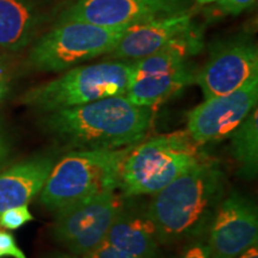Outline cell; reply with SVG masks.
Masks as SVG:
<instances>
[{
  "mask_svg": "<svg viewBox=\"0 0 258 258\" xmlns=\"http://www.w3.org/2000/svg\"><path fill=\"white\" fill-rule=\"evenodd\" d=\"M179 258H211L207 244L195 243L186 247Z\"/></svg>",
  "mask_w": 258,
  "mask_h": 258,
  "instance_id": "22",
  "label": "cell"
},
{
  "mask_svg": "<svg viewBox=\"0 0 258 258\" xmlns=\"http://www.w3.org/2000/svg\"><path fill=\"white\" fill-rule=\"evenodd\" d=\"M129 27L106 28L86 22H56L31 48L29 62L42 72H62L109 54Z\"/></svg>",
  "mask_w": 258,
  "mask_h": 258,
  "instance_id": "7",
  "label": "cell"
},
{
  "mask_svg": "<svg viewBox=\"0 0 258 258\" xmlns=\"http://www.w3.org/2000/svg\"><path fill=\"white\" fill-rule=\"evenodd\" d=\"M217 9L221 14L237 16L251 8L256 0H218Z\"/></svg>",
  "mask_w": 258,
  "mask_h": 258,
  "instance_id": "21",
  "label": "cell"
},
{
  "mask_svg": "<svg viewBox=\"0 0 258 258\" xmlns=\"http://www.w3.org/2000/svg\"><path fill=\"white\" fill-rule=\"evenodd\" d=\"M34 220V215L29 211L28 205L16 206L0 215V227L8 231H15Z\"/></svg>",
  "mask_w": 258,
  "mask_h": 258,
  "instance_id": "18",
  "label": "cell"
},
{
  "mask_svg": "<svg viewBox=\"0 0 258 258\" xmlns=\"http://www.w3.org/2000/svg\"><path fill=\"white\" fill-rule=\"evenodd\" d=\"M195 2L199 3V4H201V5H205V4H212V3L218 2V0H195Z\"/></svg>",
  "mask_w": 258,
  "mask_h": 258,
  "instance_id": "27",
  "label": "cell"
},
{
  "mask_svg": "<svg viewBox=\"0 0 258 258\" xmlns=\"http://www.w3.org/2000/svg\"><path fill=\"white\" fill-rule=\"evenodd\" d=\"M225 175L205 159L154 194L146 217L159 244L198 237L209 227L224 199Z\"/></svg>",
  "mask_w": 258,
  "mask_h": 258,
  "instance_id": "2",
  "label": "cell"
},
{
  "mask_svg": "<svg viewBox=\"0 0 258 258\" xmlns=\"http://www.w3.org/2000/svg\"><path fill=\"white\" fill-rule=\"evenodd\" d=\"M257 99L258 79L227 95L205 99L188 112L186 132L199 145L225 140L256 108Z\"/></svg>",
  "mask_w": 258,
  "mask_h": 258,
  "instance_id": "11",
  "label": "cell"
},
{
  "mask_svg": "<svg viewBox=\"0 0 258 258\" xmlns=\"http://www.w3.org/2000/svg\"><path fill=\"white\" fill-rule=\"evenodd\" d=\"M43 22V10L37 0H0V49H23Z\"/></svg>",
  "mask_w": 258,
  "mask_h": 258,
  "instance_id": "15",
  "label": "cell"
},
{
  "mask_svg": "<svg viewBox=\"0 0 258 258\" xmlns=\"http://www.w3.org/2000/svg\"><path fill=\"white\" fill-rule=\"evenodd\" d=\"M192 0H77L56 22H86L106 28L132 27L165 16L189 12Z\"/></svg>",
  "mask_w": 258,
  "mask_h": 258,
  "instance_id": "10",
  "label": "cell"
},
{
  "mask_svg": "<svg viewBox=\"0 0 258 258\" xmlns=\"http://www.w3.org/2000/svg\"><path fill=\"white\" fill-rule=\"evenodd\" d=\"M116 190L84 200L59 211L53 225L54 239L70 251L83 257L106 239L112 222L121 212Z\"/></svg>",
  "mask_w": 258,
  "mask_h": 258,
  "instance_id": "8",
  "label": "cell"
},
{
  "mask_svg": "<svg viewBox=\"0 0 258 258\" xmlns=\"http://www.w3.org/2000/svg\"><path fill=\"white\" fill-rule=\"evenodd\" d=\"M9 92V80L3 70L0 69V103L4 101V98Z\"/></svg>",
  "mask_w": 258,
  "mask_h": 258,
  "instance_id": "24",
  "label": "cell"
},
{
  "mask_svg": "<svg viewBox=\"0 0 258 258\" xmlns=\"http://www.w3.org/2000/svg\"><path fill=\"white\" fill-rule=\"evenodd\" d=\"M202 48V32H194L184 40L157 53L132 61L133 76L125 97L133 104L152 108L167 101L195 82L189 56Z\"/></svg>",
  "mask_w": 258,
  "mask_h": 258,
  "instance_id": "6",
  "label": "cell"
},
{
  "mask_svg": "<svg viewBox=\"0 0 258 258\" xmlns=\"http://www.w3.org/2000/svg\"><path fill=\"white\" fill-rule=\"evenodd\" d=\"M133 76L131 61L111 60L67 70L59 78L25 92L22 103L42 114L74 108L105 97L124 96Z\"/></svg>",
  "mask_w": 258,
  "mask_h": 258,
  "instance_id": "5",
  "label": "cell"
},
{
  "mask_svg": "<svg viewBox=\"0 0 258 258\" xmlns=\"http://www.w3.org/2000/svg\"><path fill=\"white\" fill-rule=\"evenodd\" d=\"M186 131L152 138L129 151L120 173L127 196L154 195L190 167L207 159Z\"/></svg>",
  "mask_w": 258,
  "mask_h": 258,
  "instance_id": "4",
  "label": "cell"
},
{
  "mask_svg": "<svg viewBox=\"0 0 258 258\" xmlns=\"http://www.w3.org/2000/svg\"><path fill=\"white\" fill-rule=\"evenodd\" d=\"M152 110L112 96L44 114L41 125L73 150H118L135 146L150 129Z\"/></svg>",
  "mask_w": 258,
  "mask_h": 258,
  "instance_id": "1",
  "label": "cell"
},
{
  "mask_svg": "<svg viewBox=\"0 0 258 258\" xmlns=\"http://www.w3.org/2000/svg\"><path fill=\"white\" fill-rule=\"evenodd\" d=\"M231 153L239 165V175L246 179L257 176L258 114L254 108L231 135Z\"/></svg>",
  "mask_w": 258,
  "mask_h": 258,
  "instance_id": "17",
  "label": "cell"
},
{
  "mask_svg": "<svg viewBox=\"0 0 258 258\" xmlns=\"http://www.w3.org/2000/svg\"><path fill=\"white\" fill-rule=\"evenodd\" d=\"M82 258H135L132 254H129L124 251H122L117 247H115L114 245L104 240L101 245L93 249L91 252H89Z\"/></svg>",
  "mask_w": 258,
  "mask_h": 258,
  "instance_id": "20",
  "label": "cell"
},
{
  "mask_svg": "<svg viewBox=\"0 0 258 258\" xmlns=\"http://www.w3.org/2000/svg\"><path fill=\"white\" fill-rule=\"evenodd\" d=\"M0 258H28L18 246L15 235L6 230H0Z\"/></svg>",
  "mask_w": 258,
  "mask_h": 258,
  "instance_id": "19",
  "label": "cell"
},
{
  "mask_svg": "<svg viewBox=\"0 0 258 258\" xmlns=\"http://www.w3.org/2000/svg\"><path fill=\"white\" fill-rule=\"evenodd\" d=\"M257 240L256 206L238 191L230 192L221 200L209 225L211 258H237Z\"/></svg>",
  "mask_w": 258,
  "mask_h": 258,
  "instance_id": "12",
  "label": "cell"
},
{
  "mask_svg": "<svg viewBox=\"0 0 258 258\" xmlns=\"http://www.w3.org/2000/svg\"><path fill=\"white\" fill-rule=\"evenodd\" d=\"M134 146L118 150H74L51 167L40 191L48 211H59L120 188L123 160Z\"/></svg>",
  "mask_w": 258,
  "mask_h": 258,
  "instance_id": "3",
  "label": "cell"
},
{
  "mask_svg": "<svg viewBox=\"0 0 258 258\" xmlns=\"http://www.w3.org/2000/svg\"><path fill=\"white\" fill-rule=\"evenodd\" d=\"M11 157V143L4 129L0 127V170H3Z\"/></svg>",
  "mask_w": 258,
  "mask_h": 258,
  "instance_id": "23",
  "label": "cell"
},
{
  "mask_svg": "<svg viewBox=\"0 0 258 258\" xmlns=\"http://www.w3.org/2000/svg\"><path fill=\"white\" fill-rule=\"evenodd\" d=\"M105 240L135 258H157L158 256L159 243L148 218L138 217L123 209L115 218Z\"/></svg>",
  "mask_w": 258,
  "mask_h": 258,
  "instance_id": "16",
  "label": "cell"
},
{
  "mask_svg": "<svg viewBox=\"0 0 258 258\" xmlns=\"http://www.w3.org/2000/svg\"><path fill=\"white\" fill-rule=\"evenodd\" d=\"M237 258H258V246L257 244L250 246L249 249H246L244 252H241Z\"/></svg>",
  "mask_w": 258,
  "mask_h": 258,
  "instance_id": "25",
  "label": "cell"
},
{
  "mask_svg": "<svg viewBox=\"0 0 258 258\" xmlns=\"http://www.w3.org/2000/svg\"><path fill=\"white\" fill-rule=\"evenodd\" d=\"M198 30L190 11L151 19L129 27L108 55L112 60L137 61L184 40Z\"/></svg>",
  "mask_w": 258,
  "mask_h": 258,
  "instance_id": "13",
  "label": "cell"
},
{
  "mask_svg": "<svg viewBox=\"0 0 258 258\" xmlns=\"http://www.w3.org/2000/svg\"><path fill=\"white\" fill-rule=\"evenodd\" d=\"M48 258H82V257L76 256V254H72V253H56Z\"/></svg>",
  "mask_w": 258,
  "mask_h": 258,
  "instance_id": "26",
  "label": "cell"
},
{
  "mask_svg": "<svg viewBox=\"0 0 258 258\" xmlns=\"http://www.w3.org/2000/svg\"><path fill=\"white\" fill-rule=\"evenodd\" d=\"M53 157H35L0 170V215L16 206L28 205L43 188Z\"/></svg>",
  "mask_w": 258,
  "mask_h": 258,
  "instance_id": "14",
  "label": "cell"
},
{
  "mask_svg": "<svg viewBox=\"0 0 258 258\" xmlns=\"http://www.w3.org/2000/svg\"><path fill=\"white\" fill-rule=\"evenodd\" d=\"M258 79V50L249 37H233L212 47L202 70L195 74L205 99L227 95Z\"/></svg>",
  "mask_w": 258,
  "mask_h": 258,
  "instance_id": "9",
  "label": "cell"
}]
</instances>
